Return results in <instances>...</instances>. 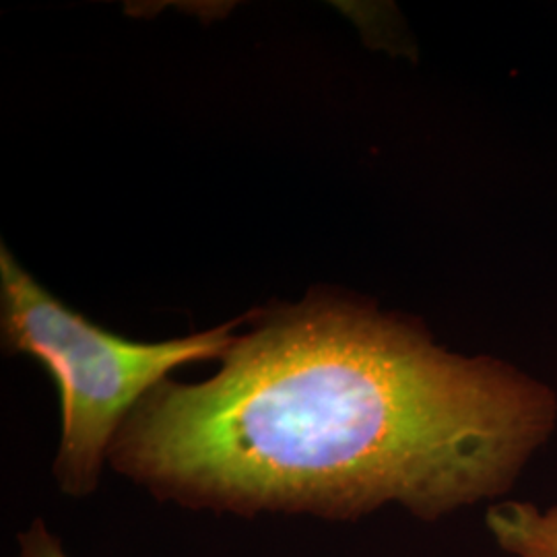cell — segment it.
Masks as SVG:
<instances>
[{
    "label": "cell",
    "mask_w": 557,
    "mask_h": 557,
    "mask_svg": "<svg viewBox=\"0 0 557 557\" xmlns=\"http://www.w3.org/2000/svg\"><path fill=\"white\" fill-rule=\"evenodd\" d=\"M485 524L506 556L557 557V504L499 502L487 508Z\"/></svg>",
    "instance_id": "cell-3"
},
{
    "label": "cell",
    "mask_w": 557,
    "mask_h": 557,
    "mask_svg": "<svg viewBox=\"0 0 557 557\" xmlns=\"http://www.w3.org/2000/svg\"><path fill=\"white\" fill-rule=\"evenodd\" d=\"M15 557H69L60 541L44 518H36L17 537Z\"/></svg>",
    "instance_id": "cell-4"
},
{
    "label": "cell",
    "mask_w": 557,
    "mask_h": 557,
    "mask_svg": "<svg viewBox=\"0 0 557 557\" xmlns=\"http://www.w3.org/2000/svg\"><path fill=\"white\" fill-rule=\"evenodd\" d=\"M2 347L38 359L60 391L59 490L85 498L100 485L122 423L180 366L221 359L239 320L163 343L119 337L54 298L15 257L0 250Z\"/></svg>",
    "instance_id": "cell-2"
},
{
    "label": "cell",
    "mask_w": 557,
    "mask_h": 557,
    "mask_svg": "<svg viewBox=\"0 0 557 557\" xmlns=\"http://www.w3.org/2000/svg\"><path fill=\"white\" fill-rule=\"evenodd\" d=\"M218 374L168 379L108 462L186 510L423 522L504 496L552 436L556 393L499 359L450 354L405 319L312 292L257 310Z\"/></svg>",
    "instance_id": "cell-1"
}]
</instances>
